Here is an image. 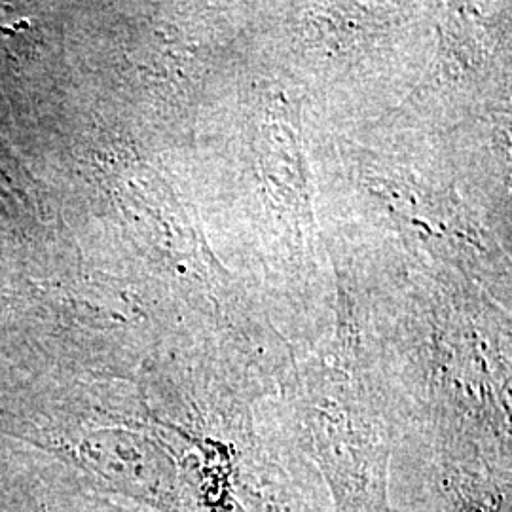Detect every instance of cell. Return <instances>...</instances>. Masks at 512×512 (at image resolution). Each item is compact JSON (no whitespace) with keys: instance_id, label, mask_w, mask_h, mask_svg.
Instances as JSON below:
<instances>
[{"instance_id":"obj_1","label":"cell","mask_w":512,"mask_h":512,"mask_svg":"<svg viewBox=\"0 0 512 512\" xmlns=\"http://www.w3.org/2000/svg\"><path fill=\"white\" fill-rule=\"evenodd\" d=\"M50 4H0V103L23 147H50V69L57 23Z\"/></svg>"},{"instance_id":"obj_2","label":"cell","mask_w":512,"mask_h":512,"mask_svg":"<svg viewBox=\"0 0 512 512\" xmlns=\"http://www.w3.org/2000/svg\"><path fill=\"white\" fill-rule=\"evenodd\" d=\"M50 219V190L0 139V264H48Z\"/></svg>"}]
</instances>
